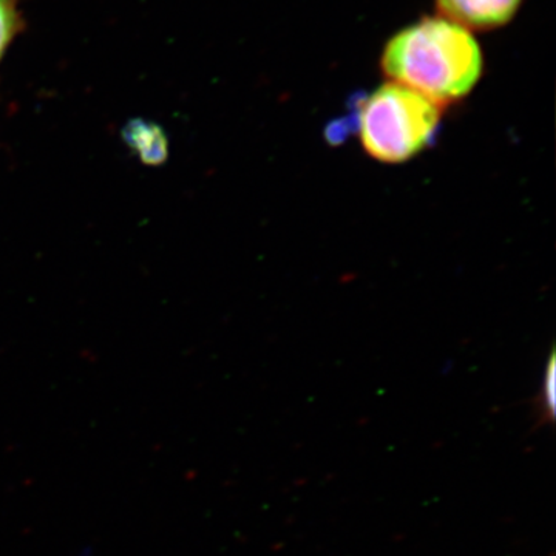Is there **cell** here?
<instances>
[{"label":"cell","mask_w":556,"mask_h":556,"mask_svg":"<svg viewBox=\"0 0 556 556\" xmlns=\"http://www.w3.org/2000/svg\"><path fill=\"white\" fill-rule=\"evenodd\" d=\"M522 0H437L439 16L468 31L506 27L517 16Z\"/></svg>","instance_id":"3"},{"label":"cell","mask_w":556,"mask_h":556,"mask_svg":"<svg viewBox=\"0 0 556 556\" xmlns=\"http://www.w3.org/2000/svg\"><path fill=\"white\" fill-rule=\"evenodd\" d=\"M16 9L14 0H0V58L16 30Z\"/></svg>","instance_id":"6"},{"label":"cell","mask_w":556,"mask_h":556,"mask_svg":"<svg viewBox=\"0 0 556 556\" xmlns=\"http://www.w3.org/2000/svg\"><path fill=\"white\" fill-rule=\"evenodd\" d=\"M441 110L424 94L390 80L357 94L345 121L372 160L401 164L433 146L441 130Z\"/></svg>","instance_id":"2"},{"label":"cell","mask_w":556,"mask_h":556,"mask_svg":"<svg viewBox=\"0 0 556 556\" xmlns=\"http://www.w3.org/2000/svg\"><path fill=\"white\" fill-rule=\"evenodd\" d=\"M127 142L137 149L138 155L146 163H160L166 159L167 142L163 131L155 124L135 121L124 131Z\"/></svg>","instance_id":"4"},{"label":"cell","mask_w":556,"mask_h":556,"mask_svg":"<svg viewBox=\"0 0 556 556\" xmlns=\"http://www.w3.org/2000/svg\"><path fill=\"white\" fill-rule=\"evenodd\" d=\"M541 420L552 422L555 417V357L551 356L546 372H544L543 388H541Z\"/></svg>","instance_id":"5"},{"label":"cell","mask_w":556,"mask_h":556,"mask_svg":"<svg viewBox=\"0 0 556 556\" xmlns=\"http://www.w3.org/2000/svg\"><path fill=\"white\" fill-rule=\"evenodd\" d=\"M68 556H97V548L91 546V544H86V546L76 548V551Z\"/></svg>","instance_id":"7"},{"label":"cell","mask_w":556,"mask_h":556,"mask_svg":"<svg viewBox=\"0 0 556 556\" xmlns=\"http://www.w3.org/2000/svg\"><path fill=\"white\" fill-rule=\"evenodd\" d=\"M380 68L388 79L444 108L478 86L484 54L467 28L442 16L422 17L388 39Z\"/></svg>","instance_id":"1"}]
</instances>
